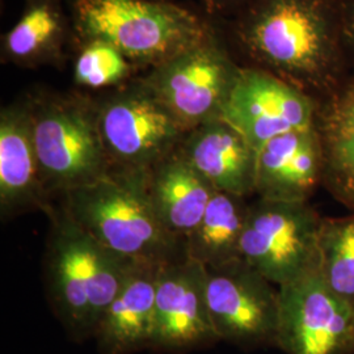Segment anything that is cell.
I'll return each instance as SVG.
<instances>
[{
    "instance_id": "cell-17",
    "label": "cell",
    "mask_w": 354,
    "mask_h": 354,
    "mask_svg": "<svg viewBox=\"0 0 354 354\" xmlns=\"http://www.w3.org/2000/svg\"><path fill=\"white\" fill-rule=\"evenodd\" d=\"M160 268L143 264L131 268L95 330L99 353L134 354L150 349Z\"/></svg>"
},
{
    "instance_id": "cell-13",
    "label": "cell",
    "mask_w": 354,
    "mask_h": 354,
    "mask_svg": "<svg viewBox=\"0 0 354 354\" xmlns=\"http://www.w3.org/2000/svg\"><path fill=\"white\" fill-rule=\"evenodd\" d=\"M323 172L324 150L315 127L290 131L257 152L254 194L270 201L308 203Z\"/></svg>"
},
{
    "instance_id": "cell-23",
    "label": "cell",
    "mask_w": 354,
    "mask_h": 354,
    "mask_svg": "<svg viewBox=\"0 0 354 354\" xmlns=\"http://www.w3.org/2000/svg\"><path fill=\"white\" fill-rule=\"evenodd\" d=\"M213 3H223V1H227V0H212Z\"/></svg>"
},
{
    "instance_id": "cell-2",
    "label": "cell",
    "mask_w": 354,
    "mask_h": 354,
    "mask_svg": "<svg viewBox=\"0 0 354 354\" xmlns=\"http://www.w3.org/2000/svg\"><path fill=\"white\" fill-rule=\"evenodd\" d=\"M45 253L46 292L51 310L68 337L93 339L102 314L137 266L105 250L53 205Z\"/></svg>"
},
{
    "instance_id": "cell-14",
    "label": "cell",
    "mask_w": 354,
    "mask_h": 354,
    "mask_svg": "<svg viewBox=\"0 0 354 354\" xmlns=\"http://www.w3.org/2000/svg\"><path fill=\"white\" fill-rule=\"evenodd\" d=\"M50 197L42 184L29 104H13L0 113L1 215L29 209L48 212Z\"/></svg>"
},
{
    "instance_id": "cell-1",
    "label": "cell",
    "mask_w": 354,
    "mask_h": 354,
    "mask_svg": "<svg viewBox=\"0 0 354 354\" xmlns=\"http://www.w3.org/2000/svg\"><path fill=\"white\" fill-rule=\"evenodd\" d=\"M145 174L111 169L100 180L61 194V207L105 250L136 264L167 266L187 257L185 241L158 219Z\"/></svg>"
},
{
    "instance_id": "cell-16",
    "label": "cell",
    "mask_w": 354,
    "mask_h": 354,
    "mask_svg": "<svg viewBox=\"0 0 354 354\" xmlns=\"http://www.w3.org/2000/svg\"><path fill=\"white\" fill-rule=\"evenodd\" d=\"M145 187L160 223L184 241L201 222L216 192L178 149L145 174Z\"/></svg>"
},
{
    "instance_id": "cell-8",
    "label": "cell",
    "mask_w": 354,
    "mask_h": 354,
    "mask_svg": "<svg viewBox=\"0 0 354 354\" xmlns=\"http://www.w3.org/2000/svg\"><path fill=\"white\" fill-rule=\"evenodd\" d=\"M239 73L209 35L142 80L190 131L221 120Z\"/></svg>"
},
{
    "instance_id": "cell-9",
    "label": "cell",
    "mask_w": 354,
    "mask_h": 354,
    "mask_svg": "<svg viewBox=\"0 0 354 354\" xmlns=\"http://www.w3.org/2000/svg\"><path fill=\"white\" fill-rule=\"evenodd\" d=\"M207 270V307L219 340L241 349L276 345L279 290L243 259Z\"/></svg>"
},
{
    "instance_id": "cell-3",
    "label": "cell",
    "mask_w": 354,
    "mask_h": 354,
    "mask_svg": "<svg viewBox=\"0 0 354 354\" xmlns=\"http://www.w3.org/2000/svg\"><path fill=\"white\" fill-rule=\"evenodd\" d=\"M76 32L112 45L133 64L156 67L210 35L197 16L167 0H75Z\"/></svg>"
},
{
    "instance_id": "cell-10",
    "label": "cell",
    "mask_w": 354,
    "mask_h": 354,
    "mask_svg": "<svg viewBox=\"0 0 354 354\" xmlns=\"http://www.w3.org/2000/svg\"><path fill=\"white\" fill-rule=\"evenodd\" d=\"M207 270L188 257L158 274L150 349L184 354L219 342L207 307Z\"/></svg>"
},
{
    "instance_id": "cell-5",
    "label": "cell",
    "mask_w": 354,
    "mask_h": 354,
    "mask_svg": "<svg viewBox=\"0 0 354 354\" xmlns=\"http://www.w3.org/2000/svg\"><path fill=\"white\" fill-rule=\"evenodd\" d=\"M96 104L112 169L147 172L176 151L188 133L143 80Z\"/></svg>"
},
{
    "instance_id": "cell-19",
    "label": "cell",
    "mask_w": 354,
    "mask_h": 354,
    "mask_svg": "<svg viewBox=\"0 0 354 354\" xmlns=\"http://www.w3.org/2000/svg\"><path fill=\"white\" fill-rule=\"evenodd\" d=\"M66 30L59 0H26L21 17L3 38V57L24 67L53 62L62 51Z\"/></svg>"
},
{
    "instance_id": "cell-20",
    "label": "cell",
    "mask_w": 354,
    "mask_h": 354,
    "mask_svg": "<svg viewBox=\"0 0 354 354\" xmlns=\"http://www.w3.org/2000/svg\"><path fill=\"white\" fill-rule=\"evenodd\" d=\"M323 180L328 190L354 212V91L333 104L322 130Z\"/></svg>"
},
{
    "instance_id": "cell-15",
    "label": "cell",
    "mask_w": 354,
    "mask_h": 354,
    "mask_svg": "<svg viewBox=\"0 0 354 354\" xmlns=\"http://www.w3.org/2000/svg\"><path fill=\"white\" fill-rule=\"evenodd\" d=\"M178 151L216 190L254 194L257 152L238 130L215 120L187 133Z\"/></svg>"
},
{
    "instance_id": "cell-4",
    "label": "cell",
    "mask_w": 354,
    "mask_h": 354,
    "mask_svg": "<svg viewBox=\"0 0 354 354\" xmlns=\"http://www.w3.org/2000/svg\"><path fill=\"white\" fill-rule=\"evenodd\" d=\"M28 104L41 178L49 197L92 184L111 172L96 102L82 96H41Z\"/></svg>"
},
{
    "instance_id": "cell-24",
    "label": "cell",
    "mask_w": 354,
    "mask_h": 354,
    "mask_svg": "<svg viewBox=\"0 0 354 354\" xmlns=\"http://www.w3.org/2000/svg\"><path fill=\"white\" fill-rule=\"evenodd\" d=\"M353 314H354V304H353Z\"/></svg>"
},
{
    "instance_id": "cell-11",
    "label": "cell",
    "mask_w": 354,
    "mask_h": 354,
    "mask_svg": "<svg viewBox=\"0 0 354 354\" xmlns=\"http://www.w3.org/2000/svg\"><path fill=\"white\" fill-rule=\"evenodd\" d=\"M221 120L259 152L279 136L314 127V105L277 76L245 70L236 77Z\"/></svg>"
},
{
    "instance_id": "cell-18",
    "label": "cell",
    "mask_w": 354,
    "mask_h": 354,
    "mask_svg": "<svg viewBox=\"0 0 354 354\" xmlns=\"http://www.w3.org/2000/svg\"><path fill=\"white\" fill-rule=\"evenodd\" d=\"M248 207L247 198L216 190L201 222L185 239L187 257L206 269L241 259V235Z\"/></svg>"
},
{
    "instance_id": "cell-22",
    "label": "cell",
    "mask_w": 354,
    "mask_h": 354,
    "mask_svg": "<svg viewBox=\"0 0 354 354\" xmlns=\"http://www.w3.org/2000/svg\"><path fill=\"white\" fill-rule=\"evenodd\" d=\"M133 64L120 51L102 41H88L74 66V79L79 87L109 88L127 80Z\"/></svg>"
},
{
    "instance_id": "cell-12",
    "label": "cell",
    "mask_w": 354,
    "mask_h": 354,
    "mask_svg": "<svg viewBox=\"0 0 354 354\" xmlns=\"http://www.w3.org/2000/svg\"><path fill=\"white\" fill-rule=\"evenodd\" d=\"M244 38L266 64L289 74L315 70L326 51V28L306 0H266L244 28Z\"/></svg>"
},
{
    "instance_id": "cell-6",
    "label": "cell",
    "mask_w": 354,
    "mask_h": 354,
    "mask_svg": "<svg viewBox=\"0 0 354 354\" xmlns=\"http://www.w3.org/2000/svg\"><path fill=\"white\" fill-rule=\"evenodd\" d=\"M322 219L308 203L257 198L248 207L241 259L273 285L298 279L319 268Z\"/></svg>"
},
{
    "instance_id": "cell-21",
    "label": "cell",
    "mask_w": 354,
    "mask_h": 354,
    "mask_svg": "<svg viewBox=\"0 0 354 354\" xmlns=\"http://www.w3.org/2000/svg\"><path fill=\"white\" fill-rule=\"evenodd\" d=\"M319 272L332 290L354 304V214L322 219Z\"/></svg>"
},
{
    "instance_id": "cell-7",
    "label": "cell",
    "mask_w": 354,
    "mask_h": 354,
    "mask_svg": "<svg viewBox=\"0 0 354 354\" xmlns=\"http://www.w3.org/2000/svg\"><path fill=\"white\" fill-rule=\"evenodd\" d=\"M276 345L286 354H353V304L328 286L319 268L279 286Z\"/></svg>"
}]
</instances>
